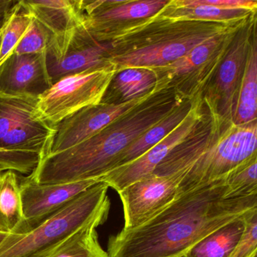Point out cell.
Here are the masks:
<instances>
[{"instance_id": "obj_21", "label": "cell", "mask_w": 257, "mask_h": 257, "mask_svg": "<svg viewBox=\"0 0 257 257\" xmlns=\"http://www.w3.org/2000/svg\"><path fill=\"white\" fill-rule=\"evenodd\" d=\"M257 109V49L256 37L248 53L246 67L238 92V99L234 109L233 124L242 125L256 121Z\"/></svg>"}, {"instance_id": "obj_27", "label": "cell", "mask_w": 257, "mask_h": 257, "mask_svg": "<svg viewBox=\"0 0 257 257\" xmlns=\"http://www.w3.org/2000/svg\"><path fill=\"white\" fill-rule=\"evenodd\" d=\"M244 222L241 238L228 257H257V207L246 213Z\"/></svg>"}, {"instance_id": "obj_6", "label": "cell", "mask_w": 257, "mask_h": 257, "mask_svg": "<svg viewBox=\"0 0 257 257\" xmlns=\"http://www.w3.org/2000/svg\"><path fill=\"white\" fill-rule=\"evenodd\" d=\"M117 69L113 65L70 75L57 81L38 97L40 116L55 127L64 118L104 98Z\"/></svg>"}, {"instance_id": "obj_28", "label": "cell", "mask_w": 257, "mask_h": 257, "mask_svg": "<svg viewBox=\"0 0 257 257\" xmlns=\"http://www.w3.org/2000/svg\"><path fill=\"white\" fill-rule=\"evenodd\" d=\"M19 1L16 0H0V31L13 14Z\"/></svg>"}, {"instance_id": "obj_11", "label": "cell", "mask_w": 257, "mask_h": 257, "mask_svg": "<svg viewBox=\"0 0 257 257\" xmlns=\"http://www.w3.org/2000/svg\"><path fill=\"white\" fill-rule=\"evenodd\" d=\"M201 122L199 106L195 103L186 119L163 141L136 160L112 170L101 177L100 181L118 192L129 185L151 175L173 150L193 135Z\"/></svg>"}, {"instance_id": "obj_17", "label": "cell", "mask_w": 257, "mask_h": 257, "mask_svg": "<svg viewBox=\"0 0 257 257\" xmlns=\"http://www.w3.org/2000/svg\"><path fill=\"white\" fill-rule=\"evenodd\" d=\"M28 232L20 180L14 171H3L0 173V233L18 235Z\"/></svg>"}, {"instance_id": "obj_30", "label": "cell", "mask_w": 257, "mask_h": 257, "mask_svg": "<svg viewBox=\"0 0 257 257\" xmlns=\"http://www.w3.org/2000/svg\"><path fill=\"white\" fill-rule=\"evenodd\" d=\"M3 171H5V170L2 166H0V173L3 172Z\"/></svg>"}, {"instance_id": "obj_23", "label": "cell", "mask_w": 257, "mask_h": 257, "mask_svg": "<svg viewBox=\"0 0 257 257\" xmlns=\"http://www.w3.org/2000/svg\"><path fill=\"white\" fill-rule=\"evenodd\" d=\"M230 33L219 34L209 39L207 41L195 46L190 52L180 59L165 67L157 68L160 73H163L165 79L167 78L179 77L192 73L198 67L205 64L216 49L221 45V43L229 35Z\"/></svg>"}, {"instance_id": "obj_2", "label": "cell", "mask_w": 257, "mask_h": 257, "mask_svg": "<svg viewBox=\"0 0 257 257\" xmlns=\"http://www.w3.org/2000/svg\"><path fill=\"white\" fill-rule=\"evenodd\" d=\"M183 100L168 88L156 90L144 103L89 139L43 158L29 177L40 184L100 179L115 168L120 155L166 117Z\"/></svg>"}, {"instance_id": "obj_1", "label": "cell", "mask_w": 257, "mask_h": 257, "mask_svg": "<svg viewBox=\"0 0 257 257\" xmlns=\"http://www.w3.org/2000/svg\"><path fill=\"white\" fill-rule=\"evenodd\" d=\"M226 177L186 192L136 228L108 240L109 257H182L215 230L257 207V195L227 198Z\"/></svg>"}, {"instance_id": "obj_8", "label": "cell", "mask_w": 257, "mask_h": 257, "mask_svg": "<svg viewBox=\"0 0 257 257\" xmlns=\"http://www.w3.org/2000/svg\"><path fill=\"white\" fill-rule=\"evenodd\" d=\"M205 22L193 31L177 37H166L142 47L130 49L123 53L112 54L109 62L117 73L126 68H147L155 70L165 67L181 58L195 46L209 39L229 32L225 23Z\"/></svg>"}, {"instance_id": "obj_20", "label": "cell", "mask_w": 257, "mask_h": 257, "mask_svg": "<svg viewBox=\"0 0 257 257\" xmlns=\"http://www.w3.org/2000/svg\"><path fill=\"white\" fill-rule=\"evenodd\" d=\"M100 219L82 227L43 257H109L99 242L97 228L106 222Z\"/></svg>"}, {"instance_id": "obj_7", "label": "cell", "mask_w": 257, "mask_h": 257, "mask_svg": "<svg viewBox=\"0 0 257 257\" xmlns=\"http://www.w3.org/2000/svg\"><path fill=\"white\" fill-rule=\"evenodd\" d=\"M113 45L96 39L82 23L61 43L46 51L48 72L52 85L70 75L112 66L109 57Z\"/></svg>"}, {"instance_id": "obj_12", "label": "cell", "mask_w": 257, "mask_h": 257, "mask_svg": "<svg viewBox=\"0 0 257 257\" xmlns=\"http://www.w3.org/2000/svg\"><path fill=\"white\" fill-rule=\"evenodd\" d=\"M100 179L68 183L40 184L29 176L20 181L24 216L28 231L44 222Z\"/></svg>"}, {"instance_id": "obj_22", "label": "cell", "mask_w": 257, "mask_h": 257, "mask_svg": "<svg viewBox=\"0 0 257 257\" xmlns=\"http://www.w3.org/2000/svg\"><path fill=\"white\" fill-rule=\"evenodd\" d=\"M112 81L123 102L148 95L156 90L157 75L147 68H126L118 72Z\"/></svg>"}, {"instance_id": "obj_3", "label": "cell", "mask_w": 257, "mask_h": 257, "mask_svg": "<svg viewBox=\"0 0 257 257\" xmlns=\"http://www.w3.org/2000/svg\"><path fill=\"white\" fill-rule=\"evenodd\" d=\"M210 124L176 147L153 174L182 177L176 198L227 177L234 170L256 158V121L232 124L219 133Z\"/></svg>"}, {"instance_id": "obj_15", "label": "cell", "mask_w": 257, "mask_h": 257, "mask_svg": "<svg viewBox=\"0 0 257 257\" xmlns=\"http://www.w3.org/2000/svg\"><path fill=\"white\" fill-rule=\"evenodd\" d=\"M24 2L31 16L53 36L51 46L64 40L82 23L79 1L24 0Z\"/></svg>"}, {"instance_id": "obj_25", "label": "cell", "mask_w": 257, "mask_h": 257, "mask_svg": "<svg viewBox=\"0 0 257 257\" xmlns=\"http://www.w3.org/2000/svg\"><path fill=\"white\" fill-rule=\"evenodd\" d=\"M256 158L241 165L226 177L227 198L257 195Z\"/></svg>"}, {"instance_id": "obj_5", "label": "cell", "mask_w": 257, "mask_h": 257, "mask_svg": "<svg viewBox=\"0 0 257 257\" xmlns=\"http://www.w3.org/2000/svg\"><path fill=\"white\" fill-rule=\"evenodd\" d=\"M109 188L98 182L26 234L7 236L0 243V257H43L82 227L107 219Z\"/></svg>"}, {"instance_id": "obj_4", "label": "cell", "mask_w": 257, "mask_h": 257, "mask_svg": "<svg viewBox=\"0 0 257 257\" xmlns=\"http://www.w3.org/2000/svg\"><path fill=\"white\" fill-rule=\"evenodd\" d=\"M38 97L0 94V166L31 174L49 154L55 127L37 110Z\"/></svg>"}, {"instance_id": "obj_13", "label": "cell", "mask_w": 257, "mask_h": 257, "mask_svg": "<svg viewBox=\"0 0 257 257\" xmlns=\"http://www.w3.org/2000/svg\"><path fill=\"white\" fill-rule=\"evenodd\" d=\"M46 53H12L0 65V94L39 97L52 87Z\"/></svg>"}, {"instance_id": "obj_14", "label": "cell", "mask_w": 257, "mask_h": 257, "mask_svg": "<svg viewBox=\"0 0 257 257\" xmlns=\"http://www.w3.org/2000/svg\"><path fill=\"white\" fill-rule=\"evenodd\" d=\"M250 27L237 33L221 62L215 81V97L219 100L222 115L229 113L240 89L246 67L249 46Z\"/></svg>"}, {"instance_id": "obj_26", "label": "cell", "mask_w": 257, "mask_h": 257, "mask_svg": "<svg viewBox=\"0 0 257 257\" xmlns=\"http://www.w3.org/2000/svg\"><path fill=\"white\" fill-rule=\"evenodd\" d=\"M53 40L52 34L33 17L28 31L15 48L13 53L17 55L46 53Z\"/></svg>"}, {"instance_id": "obj_16", "label": "cell", "mask_w": 257, "mask_h": 257, "mask_svg": "<svg viewBox=\"0 0 257 257\" xmlns=\"http://www.w3.org/2000/svg\"><path fill=\"white\" fill-rule=\"evenodd\" d=\"M195 104L189 100L180 102L166 117L141 135L120 155L113 170L136 160L163 141L186 119Z\"/></svg>"}, {"instance_id": "obj_19", "label": "cell", "mask_w": 257, "mask_h": 257, "mask_svg": "<svg viewBox=\"0 0 257 257\" xmlns=\"http://www.w3.org/2000/svg\"><path fill=\"white\" fill-rule=\"evenodd\" d=\"M246 214L215 230L182 257H228L241 238Z\"/></svg>"}, {"instance_id": "obj_18", "label": "cell", "mask_w": 257, "mask_h": 257, "mask_svg": "<svg viewBox=\"0 0 257 257\" xmlns=\"http://www.w3.org/2000/svg\"><path fill=\"white\" fill-rule=\"evenodd\" d=\"M163 19L174 21H203V22L228 23L245 19L252 12L245 10L223 9L198 4L194 0L171 1L162 10Z\"/></svg>"}, {"instance_id": "obj_24", "label": "cell", "mask_w": 257, "mask_h": 257, "mask_svg": "<svg viewBox=\"0 0 257 257\" xmlns=\"http://www.w3.org/2000/svg\"><path fill=\"white\" fill-rule=\"evenodd\" d=\"M33 16L24 0L19 1L13 14L0 31V65L13 53L18 43L28 31Z\"/></svg>"}, {"instance_id": "obj_29", "label": "cell", "mask_w": 257, "mask_h": 257, "mask_svg": "<svg viewBox=\"0 0 257 257\" xmlns=\"http://www.w3.org/2000/svg\"><path fill=\"white\" fill-rule=\"evenodd\" d=\"M8 235H10V234H2V233H0V243H1V242H2L3 240H4V239H5Z\"/></svg>"}, {"instance_id": "obj_9", "label": "cell", "mask_w": 257, "mask_h": 257, "mask_svg": "<svg viewBox=\"0 0 257 257\" xmlns=\"http://www.w3.org/2000/svg\"><path fill=\"white\" fill-rule=\"evenodd\" d=\"M154 92L155 91L144 97L117 104L101 101L67 117L55 125V134L47 156L64 151L89 139L144 103Z\"/></svg>"}, {"instance_id": "obj_10", "label": "cell", "mask_w": 257, "mask_h": 257, "mask_svg": "<svg viewBox=\"0 0 257 257\" xmlns=\"http://www.w3.org/2000/svg\"><path fill=\"white\" fill-rule=\"evenodd\" d=\"M182 177L151 174L121 191L124 225L123 228H136L159 214L176 197Z\"/></svg>"}]
</instances>
